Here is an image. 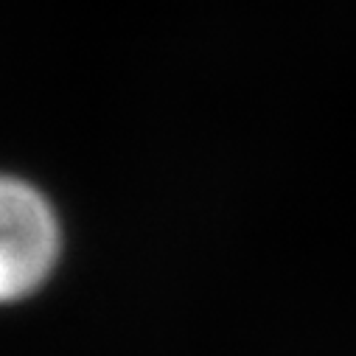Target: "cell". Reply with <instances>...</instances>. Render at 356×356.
Here are the masks:
<instances>
[{
	"instance_id": "6da1fadb",
	"label": "cell",
	"mask_w": 356,
	"mask_h": 356,
	"mask_svg": "<svg viewBox=\"0 0 356 356\" xmlns=\"http://www.w3.org/2000/svg\"><path fill=\"white\" fill-rule=\"evenodd\" d=\"M0 295L6 300L34 292L59 252V227L48 202L23 180L0 188Z\"/></svg>"
}]
</instances>
